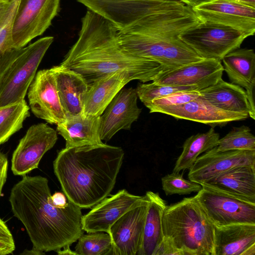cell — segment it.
<instances>
[{"label":"cell","instance_id":"obj_1","mask_svg":"<svg viewBox=\"0 0 255 255\" xmlns=\"http://www.w3.org/2000/svg\"><path fill=\"white\" fill-rule=\"evenodd\" d=\"M78 38L61 63L80 74L88 86L112 73L126 70L133 80L152 81L167 71L160 63L131 54L121 46L119 29L88 9L81 20Z\"/></svg>","mask_w":255,"mask_h":255},{"label":"cell","instance_id":"obj_2","mask_svg":"<svg viewBox=\"0 0 255 255\" xmlns=\"http://www.w3.org/2000/svg\"><path fill=\"white\" fill-rule=\"evenodd\" d=\"M201 22L191 6L179 0H162L152 12L119 30V39L131 54L170 70L203 59L179 37Z\"/></svg>","mask_w":255,"mask_h":255},{"label":"cell","instance_id":"obj_3","mask_svg":"<svg viewBox=\"0 0 255 255\" xmlns=\"http://www.w3.org/2000/svg\"><path fill=\"white\" fill-rule=\"evenodd\" d=\"M48 179L24 175L12 188L9 201L14 216L24 225L33 248L57 251L83 234L82 208L69 200L65 208L50 200Z\"/></svg>","mask_w":255,"mask_h":255},{"label":"cell","instance_id":"obj_4","mask_svg":"<svg viewBox=\"0 0 255 255\" xmlns=\"http://www.w3.org/2000/svg\"><path fill=\"white\" fill-rule=\"evenodd\" d=\"M124 157L121 147L104 143L65 147L53 162L54 172L68 200L91 208L110 195Z\"/></svg>","mask_w":255,"mask_h":255},{"label":"cell","instance_id":"obj_5","mask_svg":"<svg viewBox=\"0 0 255 255\" xmlns=\"http://www.w3.org/2000/svg\"><path fill=\"white\" fill-rule=\"evenodd\" d=\"M162 227L164 238L183 255H213L215 226L195 196L167 205Z\"/></svg>","mask_w":255,"mask_h":255},{"label":"cell","instance_id":"obj_6","mask_svg":"<svg viewBox=\"0 0 255 255\" xmlns=\"http://www.w3.org/2000/svg\"><path fill=\"white\" fill-rule=\"evenodd\" d=\"M54 37L46 36L25 47L0 78V107L24 99L38 67Z\"/></svg>","mask_w":255,"mask_h":255},{"label":"cell","instance_id":"obj_7","mask_svg":"<svg viewBox=\"0 0 255 255\" xmlns=\"http://www.w3.org/2000/svg\"><path fill=\"white\" fill-rule=\"evenodd\" d=\"M179 37L201 58L221 61L226 55L240 48L248 36L241 30L228 25L202 21L181 33Z\"/></svg>","mask_w":255,"mask_h":255},{"label":"cell","instance_id":"obj_8","mask_svg":"<svg viewBox=\"0 0 255 255\" xmlns=\"http://www.w3.org/2000/svg\"><path fill=\"white\" fill-rule=\"evenodd\" d=\"M60 0H19L12 27L17 48L25 47L49 27L60 9Z\"/></svg>","mask_w":255,"mask_h":255},{"label":"cell","instance_id":"obj_9","mask_svg":"<svg viewBox=\"0 0 255 255\" xmlns=\"http://www.w3.org/2000/svg\"><path fill=\"white\" fill-rule=\"evenodd\" d=\"M202 186L195 196L215 227L255 224V204Z\"/></svg>","mask_w":255,"mask_h":255},{"label":"cell","instance_id":"obj_10","mask_svg":"<svg viewBox=\"0 0 255 255\" xmlns=\"http://www.w3.org/2000/svg\"><path fill=\"white\" fill-rule=\"evenodd\" d=\"M192 8L203 22L228 25L248 37L255 34V6L236 0H203Z\"/></svg>","mask_w":255,"mask_h":255},{"label":"cell","instance_id":"obj_11","mask_svg":"<svg viewBox=\"0 0 255 255\" xmlns=\"http://www.w3.org/2000/svg\"><path fill=\"white\" fill-rule=\"evenodd\" d=\"M57 139V131L46 124L31 126L12 154L13 173L24 176L37 168L44 154L54 146Z\"/></svg>","mask_w":255,"mask_h":255},{"label":"cell","instance_id":"obj_12","mask_svg":"<svg viewBox=\"0 0 255 255\" xmlns=\"http://www.w3.org/2000/svg\"><path fill=\"white\" fill-rule=\"evenodd\" d=\"M148 201L146 194L135 195L126 189L120 190L105 198L82 216V229L88 233L104 232L109 234L111 226L124 214Z\"/></svg>","mask_w":255,"mask_h":255},{"label":"cell","instance_id":"obj_13","mask_svg":"<svg viewBox=\"0 0 255 255\" xmlns=\"http://www.w3.org/2000/svg\"><path fill=\"white\" fill-rule=\"evenodd\" d=\"M27 96L31 111L37 118L55 125L66 119L50 69L37 73L28 89Z\"/></svg>","mask_w":255,"mask_h":255},{"label":"cell","instance_id":"obj_14","mask_svg":"<svg viewBox=\"0 0 255 255\" xmlns=\"http://www.w3.org/2000/svg\"><path fill=\"white\" fill-rule=\"evenodd\" d=\"M255 167V150L216 151L214 148L198 156L189 169V180L201 184L231 168Z\"/></svg>","mask_w":255,"mask_h":255},{"label":"cell","instance_id":"obj_15","mask_svg":"<svg viewBox=\"0 0 255 255\" xmlns=\"http://www.w3.org/2000/svg\"><path fill=\"white\" fill-rule=\"evenodd\" d=\"M221 61L202 59L159 74L152 81L158 85L192 87L198 91L211 86L222 78Z\"/></svg>","mask_w":255,"mask_h":255},{"label":"cell","instance_id":"obj_16","mask_svg":"<svg viewBox=\"0 0 255 255\" xmlns=\"http://www.w3.org/2000/svg\"><path fill=\"white\" fill-rule=\"evenodd\" d=\"M137 98L132 88H123L114 97L100 117L99 134L102 141H109L121 129H130L141 112Z\"/></svg>","mask_w":255,"mask_h":255},{"label":"cell","instance_id":"obj_17","mask_svg":"<svg viewBox=\"0 0 255 255\" xmlns=\"http://www.w3.org/2000/svg\"><path fill=\"white\" fill-rule=\"evenodd\" d=\"M150 113H160L177 119L192 121L214 128L228 123L245 120L248 114L221 110L212 105L201 95L189 102L174 106L153 107L148 108Z\"/></svg>","mask_w":255,"mask_h":255},{"label":"cell","instance_id":"obj_18","mask_svg":"<svg viewBox=\"0 0 255 255\" xmlns=\"http://www.w3.org/2000/svg\"><path fill=\"white\" fill-rule=\"evenodd\" d=\"M148 202L127 212L111 226L109 234L112 239V255H137Z\"/></svg>","mask_w":255,"mask_h":255},{"label":"cell","instance_id":"obj_19","mask_svg":"<svg viewBox=\"0 0 255 255\" xmlns=\"http://www.w3.org/2000/svg\"><path fill=\"white\" fill-rule=\"evenodd\" d=\"M222 61L224 71L231 83L246 91L251 107L250 118L255 120V53L254 50L238 48L226 55Z\"/></svg>","mask_w":255,"mask_h":255},{"label":"cell","instance_id":"obj_20","mask_svg":"<svg viewBox=\"0 0 255 255\" xmlns=\"http://www.w3.org/2000/svg\"><path fill=\"white\" fill-rule=\"evenodd\" d=\"M255 224L215 227L213 255H255Z\"/></svg>","mask_w":255,"mask_h":255},{"label":"cell","instance_id":"obj_21","mask_svg":"<svg viewBox=\"0 0 255 255\" xmlns=\"http://www.w3.org/2000/svg\"><path fill=\"white\" fill-rule=\"evenodd\" d=\"M61 104L66 117L84 114V99L88 89L78 73L60 64L51 68Z\"/></svg>","mask_w":255,"mask_h":255},{"label":"cell","instance_id":"obj_22","mask_svg":"<svg viewBox=\"0 0 255 255\" xmlns=\"http://www.w3.org/2000/svg\"><path fill=\"white\" fill-rule=\"evenodd\" d=\"M133 80L126 70L102 77L90 85L84 99V114L100 117L117 94Z\"/></svg>","mask_w":255,"mask_h":255},{"label":"cell","instance_id":"obj_23","mask_svg":"<svg viewBox=\"0 0 255 255\" xmlns=\"http://www.w3.org/2000/svg\"><path fill=\"white\" fill-rule=\"evenodd\" d=\"M201 185L255 204V167H235Z\"/></svg>","mask_w":255,"mask_h":255},{"label":"cell","instance_id":"obj_24","mask_svg":"<svg viewBox=\"0 0 255 255\" xmlns=\"http://www.w3.org/2000/svg\"><path fill=\"white\" fill-rule=\"evenodd\" d=\"M100 117L84 114L66 117L56 131L65 140V147L103 144L99 134Z\"/></svg>","mask_w":255,"mask_h":255},{"label":"cell","instance_id":"obj_25","mask_svg":"<svg viewBox=\"0 0 255 255\" xmlns=\"http://www.w3.org/2000/svg\"><path fill=\"white\" fill-rule=\"evenodd\" d=\"M149 200L140 249L137 255H155L164 239L162 216L167 204L158 193L149 191Z\"/></svg>","mask_w":255,"mask_h":255},{"label":"cell","instance_id":"obj_26","mask_svg":"<svg viewBox=\"0 0 255 255\" xmlns=\"http://www.w3.org/2000/svg\"><path fill=\"white\" fill-rule=\"evenodd\" d=\"M199 91L202 97L216 107L228 112L251 115L246 91L220 79L214 85Z\"/></svg>","mask_w":255,"mask_h":255},{"label":"cell","instance_id":"obj_27","mask_svg":"<svg viewBox=\"0 0 255 255\" xmlns=\"http://www.w3.org/2000/svg\"><path fill=\"white\" fill-rule=\"evenodd\" d=\"M220 135L211 127L206 132L192 135L186 139L181 154L178 157L173 172L189 169L199 155L217 146Z\"/></svg>","mask_w":255,"mask_h":255},{"label":"cell","instance_id":"obj_28","mask_svg":"<svg viewBox=\"0 0 255 255\" xmlns=\"http://www.w3.org/2000/svg\"><path fill=\"white\" fill-rule=\"evenodd\" d=\"M19 0H10L0 20V78L25 47L15 48L12 39V27Z\"/></svg>","mask_w":255,"mask_h":255},{"label":"cell","instance_id":"obj_29","mask_svg":"<svg viewBox=\"0 0 255 255\" xmlns=\"http://www.w3.org/2000/svg\"><path fill=\"white\" fill-rule=\"evenodd\" d=\"M29 110L24 99L0 107V144L22 128L23 122L29 116Z\"/></svg>","mask_w":255,"mask_h":255},{"label":"cell","instance_id":"obj_30","mask_svg":"<svg viewBox=\"0 0 255 255\" xmlns=\"http://www.w3.org/2000/svg\"><path fill=\"white\" fill-rule=\"evenodd\" d=\"M78 240L75 248L77 255H112V239L107 233H88L82 235Z\"/></svg>","mask_w":255,"mask_h":255},{"label":"cell","instance_id":"obj_31","mask_svg":"<svg viewBox=\"0 0 255 255\" xmlns=\"http://www.w3.org/2000/svg\"><path fill=\"white\" fill-rule=\"evenodd\" d=\"M213 148L216 151L255 150V136L247 126L235 127L220 138L217 146Z\"/></svg>","mask_w":255,"mask_h":255},{"label":"cell","instance_id":"obj_32","mask_svg":"<svg viewBox=\"0 0 255 255\" xmlns=\"http://www.w3.org/2000/svg\"><path fill=\"white\" fill-rule=\"evenodd\" d=\"M162 188L166 196L188 195L200 191L201 184L187 180L179 172H173L161 178Z\"/></svg>","mask_w":255,"mask_h":255},{"label":"cell","instance_id":"obj_33","mask_svg":"<svg viewBox=\"0 0 255 255\" xmlns=\"http://www.w3.org/2000/svg\"><path fill=\"white\" fill-rule=\"evenodd\" d=\"M135 91L138 98L145 105L154 99L162 98L175 92L198 90L192 87L158 85L152 82L148 84H139Z\"/></svg>","mask_w":255,"mask_h":255},{"label":"cell","instance_id":"obj_34","mask_svg":"<svg viewBox=\"0 0 255 255\" xmlns=\"http://www.w3.org/2000/svg\"><path fill=\"white\" fill-rule=\"evenodd\" d=\"M200 96L199 91L177 92L162 98L154 99L144 106L148 109L153 107L178 105L189 102Z\"/></svg>","mask_w":255,"mask_h":255},{"label":"cell","instance_id":"obj_35","mask_svg":"<svg viewBox=\"0 0 255 255\" xmlns=\"http://www.w3.org/2000/svg\"><path fill=\"white\" fill-rule=\"evenodd\" d=\"M15 248L12 234L5 222L0 218V255L11 254Z\"/></svg>","mask_w":255,"mask_h":255},{"label":"cell","instance_id":"obj_36","mask_svg":"<svg viewBox=\"0 0 255 255\" xmlns=\"http://www.w3.org/2000/svg\"><path fill=\"white\" fill-rule=\"evenodd\" d=\"M8 162L6 156L0 152V197L7 178Z\"/></svg>","mask_w":255,"mask_h":255},{"label":"cell","instance_id":"obj_37","mask_svg":"<svg viewBox=\"0 0 255 255\" xmlns=\"http://www.w3.org/2000/svg\"><path fill=\"white\" fill-rule=\"evenodd\" d=\"M52 204L59 208H65L68 204V200L65 194L61 192H56L50 196Z\"/></svg>","mask_w":255,"mask_h":255},{"label":"cell","instance_id":"obj_38","mask_svg":"<svg viewBox=\"0 0 255 255\" xmlns=\"http://www.w3.org/2000/svg\"><path fill=\"white\" fill-rule=\"evenodd\" d=\"M70 246H66L63 248L56 251L58 255H77L75 251H72L70 248Z\"/></svg>","mask_w":255,"mask_h":255},{"label":"cell","instance_id":"obj_39","mask_svg":"<svg viewBox=\"0 0 255 255\" xmlns=\"http://www.w3.org/2000/svg\"><path fill=\"white\" fill-rule=\"evenodd\" d=\"M21 255H44V253L41 251H40L35 248H32V249L30 250H24Z\"/></svg>","mask_w":255,"mask_h":255},{"label":"cell","instance_id":"obj_40","mask_svg":"<svg viewBox=\"0 0 255 255\" xmlns=\"http://www.w3.org/2000/svg\"><path fill=\"white\" fill-rule=\"evenodd\" d=\"M10 0H7L1 2L0 3V20L6 9Z\"/></svg>","mask_w":255,"mask_h":255},{"label":"cell","instance_id":"obj_41","mask_svg":"<svg viewBox=\"0 0 255 255\" xmlns=\"http://www.w3.org/2000/svg\"><path fill=\"white\" fill-rule=\"evenodd\" d=\"M185 4L193 7L198 3L202 1L203 0H179Z\"/></svg>","mask_w":255,"mask_h":255},{"label":"cell","instance_id":"obj_42","mask_svg":"<svg viewBox=\"0 0 255 255\" xmlns=\"http://www.w3.org/2000/svg\"><path fill=\"white\" fill-rule=\"evenodd\" d=\"M240 1H242L248 4H249L250 5H252L253 6H255V0H236Z\"/></svg>","mask_w":255,"mask_h":255},{"label":"cell","instance_id":"obj_43","mask_svg":"<svg viewBox=\"0 0 255 255\" xmlns=\"http://www.w3.org/2000/svg\"><path fill=\"white\" fill-rule=\"evenodd\" d=\"M3 1H5V0H0V3L1 2Z\"/></svg>","mask_w":255,"mask_h":255},{"label":"cell","instance_id":"obj_44","mask_svg":"<svg viewBox=\"0 0 255 255\" xmlns=\"http://www.w3.org/2000/svg\"></svg>","mask_w":255,"mask_h":255}]
</instances>
